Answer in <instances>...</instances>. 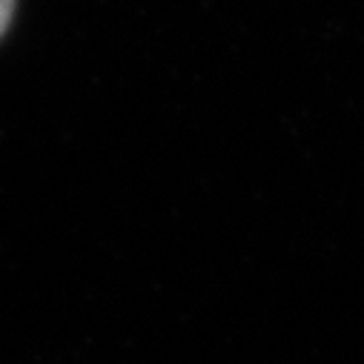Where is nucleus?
Listing matches in <instances>:
<instances>
[{"label":"nucleus","instance_id":"nucleus-1","mask_svg":"<svg viewBox=\"0 0 364 364\" xmlns=\"http://www.w3.org/2000/svg\"><path fill=\"white\" fill-rule=\"evenodd\" d=\"M12 12H15V0H0V35L6 32V26L12 21Z\"/></svg>","mask_w":364,"mask_h":364}]
</instances>
